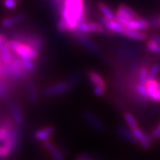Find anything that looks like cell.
<instances>
[{"label":"cell","mask_w":160,"mask_h":160,"mask_svg":"<svg viewBox=\"0 0 160 160\" xmlns=\"http://www.w3.org/2000/svg\"><path fill=\"white\" fill-rule=\"evenodd\" d=\"M9 135V129L0 123V145H3Z\"/></svg>","instance_id":"obj_26"},{"label":"cell","mask_w":160,"mask_h":160,"mask_svg":"<svg viewBox=\"0 0 160 160\" xmlns=\"http://www.w3.org/2000/svg\"><path fill=\"white\" fill-rule=\"evenodd\" d=\"M88 78L91 83L94 87H100L104 89H105L106 88V83H105L103 77L96 70H89L88 72Z\"/></svg>","instance_id":"obj_13"},{"label":"cell","mask_w":160,"mask_h":160,"mask_svg":"<svg viewBox=\"0 0 160 160\" xmlns=\"http://www.w3.org/2000/svg\"><path fill=\"white\" fill-rule=\"evenodd\" d=\"M158 27H160V17H158Z\"/></svg>","instance_id":"obj_37"},{"label":"cell","mask_w":160,"mask_h":160,"mask_svg":"<svg viewBox=\"0 0 160 160\" xmlns=\"http://www.w3.org/2000/svg\"><path fill=\"white\" fill-rule=\"evenodd\" d=\"M122 35L126 36L128 38H132V39L140 40V41H143L147 38V34L144 33L141 30H131L128 28H125L124 31Z\"/></svg>","instance_id":"obj_15"},{"label":"cell","mask_w":160,"mask_h":160,"mask_svg":"<svg viewBox=\"0 0 160 160\" xmlns=\"http://www.w3.org/2000/svg\"><path fill=\"white\" fill-rule=\"evenodd\" d=\"M147 94L149 99L153 100L155 102H160V91L158 89V81L156 79L148 80L146 83Z\"/></svg>","instance_id":"obj_7"},{"label":"cell","mask_w":160,"mask_h":160,"mask_svg":"<svg viewBox=\"0 0 160 160\" xmlns=\"http://www.w3.org/2000/svg\"><path fill=\"white\" fill-rule=\"evenodd\" d=\"M21 132L19 125L15 124L9 129V135L3 145L11 152V154H12L18 146L21 141Z\"/></svg>","instance_id":"obj_1"},{"label":"cell","mask_w":160,"mask_h":160,"mask_svg":"<svg viewBox=\"0 0 160 160\" xmlns=\"http://www.w3.org/2000/svg\"><path fill=\"white\" fill-rule=\"evenodd\" d=\"M9 110H10L13 121L17 125L21 126L23 123V114H22L21 107L14 102H9Z\"/></svg>","instance_id":"obj_11"},{"label":"cell","mask_w":160,"mask_h":160,"mask_svg":"<svg viewBox=\"0 0 160 160\" xmlns=\"http://www.w3.org/2000/svg\"><path fill=\"white\" fill-rule=\"evenodd\" d=\"M35 68L36 64L34 60H27V61L22 60V69L26 72L34 71Z\"/></svg>","instance_id":"obj_25"},{"label":"cell","mask_w":160,"mask_h":160,"mask_svg":"<svg viewBox=\"0 0 160 160\" xmlns=\"http://www.w3.org/2000/svg\"><path fill=\"white\" fill-rule=\"evenodd\" d=\"M117 132L119 134L121 137H122L123 139L128 141V142H137L136 138L134 137L132 133V131L131 128H128L127 127L122 126V125H118L117 127Z\"/></svg>","instance_id":"obj_16"},{"label":"cell","mask_w":160,"mask_h":160,"mask_svg":"<svg viewBox=\"0 0 160 160\" xmlns=\"http://www.w3.org/2000/svg\"><path fill=\"white\" fill-rule=\"evenodd\" d=\"M26 20H27V16L25 15V14H19V15L14 16V17L4 18L1 21V25L2 27H11V26L21 23Z\"/></svg>","instance_id":"obj_14"},{"label":"cell","mask_w":160,"mask_h":160,"mask_svg":"<svg viewBox=\"0 0 160 160\" xmlns=\"http://www.w3.org/2000/svg\"><path fill=\"white\" fill-rule=\"evenodd\" d=\"M11 152L9 151L4 145H0V158H8L10 156Z\"/></svg>","instance_id":"obj_30"},{"label":"cell","mask_w":160,"mask_h":160,"mask_svg":"<svg viewBox=\"0 0 160 160\" xmlns=\"http://www.w3.org/2000/svg\"><path fill=\"white\" fill-rule=\"evenodd\" d=\"M26 88H27V93L29 99L31 102L35 103L38 99V93L36 85L33 80L28 78L27 83H26Z\"/></svg>","instance_id":"obj_17"},{"label":"cell","mask_w":160,"mask_h":160,"mask_svg":"<svg viewBox=\"0 0 160 160\" xmlns=\"http://www.w3.org/2000/svg\"><path fill=\"white\" fill-rule=\"evenodd\" d=\"M98 9H99L101 14L103 15V17L106 20H108V21L115 20V13L114 12V11L112 10L110 7L105 4V3H104V2L98 3Z\"/></svg>","instance_id":"obj_18"},{"label":"cell","mask_w":160,"mask_h":160,"mask_svg":"<svg viewBox=\"0 0 160 160\" xmlns=\"http://www.w3.org/2000/svg\"><path fill=\"white\" fill-rule=\"evenodd\" d=\"M17 0H4L3 5L6 8L8 9H13L17 6Z\"/></svg>","instance_id":"obj_31"},{"label":"cell","mask_w":160,"mask_h":160,"mask_svg":"<svg viewBox=\"0 0 160 160\" xmlns=\"http://www.w3.org/2000/svg\"><path fill=\"white\" fill-rule=\"evenodd\" d=\"M80 79H81V74H78V73H74V74H72L70 78H69V79L66 80V81L69 82V84L70 85V87H73L74 85H75Z\"/></svg>","instance_id":"obj_29"},{"label":"cell","mask_w":160,"mask_h":160,"mask_svg":"<svg viewBox=\"0 0 160 160\" xmlns=\"http://www.w3.org/2000/svg\"><path fill=\"white\" fill-rule=\"evenodd\" d=\"M149 69L146 66L141 67L138 72V82L142 84H145L149 78Z\"/></svg>","instance_id":"obj_22"},{"label":"cell","mask_w":160,"mask_h":160,"mask_svg":"<svg viewBox=\"0 0 160 160\" xmlns=\"http://www.w3.org/2000/svg\"><path fill=\"white\" fill-rule=\"evenodd\" d=\"M56 128L52 126L46 127L43 128L38 129L34 132V138L37 141H45L49 140L50 137L55 132Z\"/></svg>","instance_id":"obj_12"},{"label":"cell","mask_w":160,"mask_h":160,"mask_svg":"<svg viewBox=\"0 0 160 160\" xmlns=\"http://www.w3.org/2000/svg\"><path fill=\"white\" fill-rule=\"evenodd\" d=\"M0 56L2 57V63L8 64L12 61L13 53L9 48L8 39L4 35H2V43L0 45Z\"/></svg>","instance_id":"obj_9"},{"label":"cell","mask_w":160,"mask_h":160,"mask_svg":"<svg viewBox=\"0 0 160 160\" xmlns=\"http://www.w3.org/2000/svg\"><path fill=\"white\" fill-rule=\"evenodd\" d=\"M158 89H159L160 91V82H158Z\"/></svg>","instance_id":"obj_38"},{"label":"cell","mask_w":160,"mask_h":160,"mask_svg":"<svg viewBox=\"0 0 160 160\" xmlns=\"http://www.w3.org/2000/svg\"><path fill=\"white\" fill-rule=\"evenodd\" d=\"M17 1H19V0H17Z\"/></svg>","instance_id":"obj_39"},{"label":"cell","mask_w":160,"mask_h":160,"mask_svg":"<svg viewBox=\"0 0 160 160\" xmlns=\"http://www.w3.org/2000/svg\"><path fill=\"white\" fill-rule=\"evenodd\" d=\"M124 26L127 28L131 29V30H146L150 27V24L146 20L141 18V17H138L136 19H132L130 21H126L123 24Z\"/></svg>","instance_id":"obj_8"},{"label":"cell","mask_w":160,"mask_h":160,"mask_svg":"<svg viewBox=\"0 0 160 160\" xmlns=\"http://www.w3.org/2000/svg\"><path fill=\"white\" fill-rule=\"evenodd\" d=\"M149 39L154 40L156 42H158V44L160 45V35H156V34H153L149 37Z\"/></svg>","instance_id":"obj_34"},{"label":"cell","mask_w":160,"mask_h":160,"mask_svg":"<svg viewBox=\"0 0 160 160\" xmlns=\"http://www.w3.org/2000/svg\"><path fill=\"white\" fill-rule=\"evenodd\" d=\"M146 47L153 53L160 54V45L158 44V42H156L155 41H154V40H148L147 43H146Z\"/></svg>","instance_id":"obj_24"},{"label":"cell","mask_w":160,"mask_h":160,"mask_svg":"<svg viewBox=\"0 0 160 160\" xmlns=\"http://www.w3.org/2000/svg\"><path fill=\"white\" fill-rule=\"evenodd\" d=\"M43 146L52 155L53 160H65L63 152L59 148H57L52 142H51L48 140L43 141Z\"/></svg>","instance_id":"obj_10"},{"label":"cell","mask_w":160,"mask_h":160,"mask_svg":"<svg viewBox=\"0 0 160 160\" xmlns=\"http://www.w3.org/2000/svg\"><path fill=\"white\" fill-rule=\"evenodd\" d=\"M76 38H77L78 42L84 47L85 48L88 49L89 52H91L93 54H95V55L99 56V57L102 55V52H101V48L93 41H92L90 38H88V37L83 35V34L76 35Z\"/></svg>","instance_id":"obj_6"},{"label":"cell","mask_w":160,"mask_h":160,"mask_svg":"<svg viewBox=\"0 0 160 160\" xmlns=\"http://www.w3.org/2000/svg\"><path fill=\"white\" fill-rule=\"evenodd\" d=\"M2 34H0V45L2 43Z\"/></svg>","instance_id":"obj_35"},{"label":"cell","mask_w":160,"mask_h":160,"mask_svg":"<svg viewBox=\"0 0 160 160\" xmlns=\"http://www.w3.org/2000/svg\"><path fill=\"white\" fill-rule=\"evenodd\" d=\"M136 92L143 101H146L149 99L147 94V88H146L145 84H142V83L138 82V84L136 86Z\"/></svg>","instance_id":"obj_21"},{"label":"cell","mask_w":160,"mask_h":160,"mask_svg":"<svg viewBox=\"0 0 160 160\" xmlns=\"http://www.w3.org/2000/svg\"><path fill=\"white\" fill-rule=\"evenodd\" d=\"M82 117L86 120L87 122L89 123L92 127H93L96 130L99 131V132H104L105 130V125L103 121L98 116L93 114L92 112L86 110L83 112Z\"/></svg>","instance_id":"obj_5"},{"label":"cell","mask_w":160,"mask_h":160,"mask_svg":"<svg viewBox=\"0 0 160 160\" xmlns=\"http://www.w3.org/2000/svg\"><path fill=\"white\" fill-rule=\"evenodd\" d=\"M71 87L67 81L64 82H57L55 84L51 85L50 87H48L43 90V95L45 97H56V96H61L62 94H65L67 92L69 89Z\"/></svg>","instance_id":"obj_3"},{"label":"cell","mask_w":160,"mask_h":160,"mask_svg":"<svg viewBox=\"0 0 160 160\" xmlns=\"http://www.w3.org/2000/svg\"><path fill=\"white\" fill-rule=\"evenodd\" d=\"M132 133L136 138V141L140 144V145L145 149V150H149L151 147V143L153 141V138L151 136H149L148 134L145 133L139 127H137L136 128L132 129Z\"/></svg>","instance_id":"obj_4"},{"label":"cell","mask_w":160,"mask_h":160,"mask_svg":"<svg viewBox=\"0 0 160 160\" xmlns=\"http://www.w3.org/2000/svg\"><path fill=\"white\" fill-rule=\"evenodd\" d=\"M150 136H151V137L153 138V140L157 139V138H158V137H160V122L157 125V127H156L153 130V132H152L151 135Z\"/></svg>","instance_id":"obj_32"},{"label":"cell","mask_w":160,"mask_h":160,"mask_svg":"<svg viewBox=\"0 0 160 160\" xmlns=\"http://www.w3.org/2000/svg\"><path fill=\"white\" fill-rule=\"evenodd\" d=\"M123 118H124V120L126 121L127 124L129 127V128L133 129L137 128L138 126V122H137L136 118L133 116V114H132L129 112H125L123 114Z\"/></svg>","instance_id":"obj_20"},{"label":"cell","mask_w":160,"mask_h":160,"mask_svg":"<svg viewBox=\"0 0 160 160\" xmlns=\"http://www.w3.org/2000/svg\"><path fill=\"white\" fill-rule=\"evenodd\" d=\"M93 92L97 97H101V96L104 95L105 93V89L102 88H100V87H94L93 88Z\"/></svg>","instance_id":"obj_33"},{"label":"cell","mask_w":160,"mask_h":160,"mask_svg":"<svg viewBox=\"0 0 160 160\" xmlns=\"http://www.w3.org/2000/svg\"><path fill=\"white\" fill-rule=\"evenodd\" d=\"M0 98L4 100H7L8 98V88H7V87L5 86V84L3 83V82H2L1 79H0Z\"/></svg>","instance_id":"obj_28"},{"label":"cell","mask_w":160,"mask_h":160,"mask_svg":"<svg viewBox=\"0 0 160 160\" xmlns=\"http://www.w3.org/2000/svg\"><path fill=\"white\" fill-rule=\"evenodd\" d=\"M160 72V64L159 63H154L151 65V68L149 70V78L148 80L155 79L158 77V74Z\"/></svg>","instance_id":"obj_23"},{"label":"cell","mask_w":160,"mask_h":160,"mask_svg":"<svg viewBox=\"0 0 160 160\" xmlns=\"http://www.w3.org/2000/svg\"><path fill=\"white\" fill-rule=\"evenodd\" d=\"M87 30L89 33H95V34H100L105 31V28L103 25L97 22H92V21H86Z\"/></svg>","instance_id":"obj_19"},{"label":"cell","mask_w":160,"mask_h":160,"mask_svg":"<svg viewBox=\"0 0 160 160\" xmlns=\"http://www.w3.org/2000/svg\"><path fill=\"white\" fill-rule=\"evenodd\" d=\"M57 30L61 33H65V32H70L69 25L67 24V21L64 19L63 17H61L57 22Z\"/></svg>","instance_id":"obj_27"},{"label":"cell","mask_w":160,"mask_h":160,"mask_svg":"<svg viewBox=\"0 0 160 160\" xmlns=\"http://www.w3.org/2000/svg\"><path fill=\"white\" fill-rule=\"evenodd\" d=\"M13 53L17 54V57L24 61H27V60H34H34L38 59V55H39L38 52L34 50L27 43L21 42V41L20 45L17 47V48Z\"/></svg>","instance_id":"obj_2"},{"label":"cell","mask_w":160,"mask_h":160,"mask_svg":"<svg viewBox=\"0 0 160 160\" xmlns=\"http://www.w3.org/2000/svg\"><path fill=\"white\" fill-rule=\"evenodd\" d=\"M2 57H1V56H0V67H1V65H2Z\"/></svg>","instance_id":"obj_36"}]
</instances>
